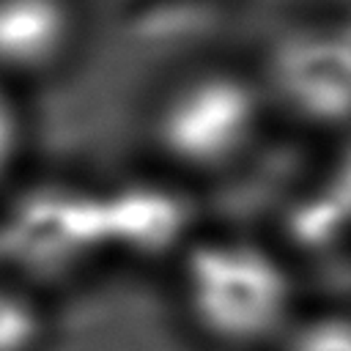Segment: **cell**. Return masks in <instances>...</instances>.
<instances>
[{
	"mask_svg": "<svg viewBox=\"0 0 351 351\" xmlns=\"http://www.w3.org/2000/svg\"><path fill=\"white\" fill-rule=\"evenodd\" d=\"M82 33L74 0H0V82L47 77L74 55Z\"/></svg>",
	"mask_w": 351,
	"mask_h": 351,
	"instance_id": "4",
	"label": "cell"
},
{
	"mask_svg": "<svg viewBox=\"0 0 351 351\" xmlns=\"http://www.w3.org/2000/svg\"><path fill=\"white\" fill-rule=\"evenodd\" d=\"M271 351H351V310L302 313Z\"/></svg>",
	"mask_w": 351,
	"mask_h": 351,
	"instance_id": "6",
	"label": "cell"
},
{
	"mask_svg": "<svg viewBox=\"0 0 351 351\" xmlns=\"http://www.w3.org/2000/svg\"><path fill=\"white\" fill-rule=\"evenodd\" d=\"M340 140H343V151L335 156L326 181L318 189L351 228V134H343Z\"/></svg>",
	"mask_w": 351,
	"mask_h": 351,
	"instance_id": "9",
	"label": "cell"
},
{
	"mask_svg": "<svg viewBox=\"0 0 351 351\" xmlns=\"http://www.w3.org/2000/svg\"><path fill=\"white\" fill-rule=\"evenodd\" d=\"M44 335L41 310L16 288L0 285V351H36Z\"/></svg>",
	"mask_w": 351,
	"mask_h": 351,
	"instance_id": "7",
	"label": "cell"
},
{
	"mask_svg": "<svg viewBox=\"0 0 351 351\" xmlns=\"http://www.w3.org/2000/svg\"><path fill=\"white\" fill-rule=\"evenodd\" d=\"M178 302L219 351H271L302 315L285 255L258 239H195L178 261Z\"/></svg>",
	"mask_w": 351,
	"mask_h": 351,
	"instance_id": "1",
	"label": "cell"
},
{
	"mask_svg": "<svg viewBox=\"0 0 351 351\" xmlns=\"http://www.w3.org/2000/svg\"><path fill=\"white\" fill-rule=\"evenodd\" d=\"M258 82L271 112L315 132L351 134V27L332 19L280 33Z\"/></svg>",
	"mask_w": 351,
	"mask_h": 351,
	"instance_id": "3",
	"label": "cell"
},
{
	"mask_svg": "<svg viewBox=\"0 0 351 351\" xmlns=\"http://www.w3.org/2000/svg\"><path fill=\"white\" fill-rule=\"evenodd\" d=\"M269 112L258 74L206 66L159 93L148 112V137L176 170L211 176L252 151Z\"/></svg>",
	"mask_w": 351,
	"mask_h": 351,
	"instance_id": "2",
	"label": "cell"
},
{
	"mask_svg": "<svg viewBox=\"0 0 351 351\" xmlns=\"http://www.w3.org/2000/svg\"><path fill=\"white\" fill-rule=\"evenodd\" d=\"M101 228L112 241L134 244L143 250H156L178 236L184 219L176 200L148 189H132L99 200Z\"/></svg>",
	"mask_w": 351,
	"mask_h": 351,
	"instance_id": "5",
	"label": "cell"
},
{
	"mask_svg": "<svg viewBox=\"0 0 351 351\" xmlns=\"http://www.w3.org/2000/svg\"><path fill=\"white\" fill-rule=\"evenodd\" d=\"M22 115L19 107L14 104L11 90L5 88V82H0V181L8 178V173L14 170L19 154H22Z\"/></svg>",
	"mask_w": 351,
	"mask_h": 351,
	"instance_id": "8",
	"label": "cell"
}]
</instances>
